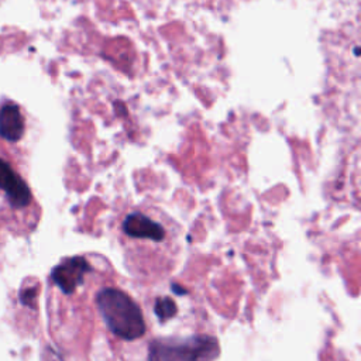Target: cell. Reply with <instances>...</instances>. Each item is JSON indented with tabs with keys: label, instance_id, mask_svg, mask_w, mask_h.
<instances>
[{
	"label": "cell",
	"instance_id": "cell-4",
	"mask_svg": "<svg viewBox=\"0 0 361 361\" xmlns=\"http://www.w3.org/2000/svg\"><path fill=\"white\" fill-rule=\"evenodd\" d=\"M0 197L16 212H26L33 205V195L23 176L8 157L0 155Z\"/></svg>",
	"mask_w": 361,
	"mask_h": 361
},
{
	"label": "cell",
	"instance_id": "cell-3",
	"mask_svg": "<svg viewBox=\"0 0 361 361\" xmlns=\"http://www.w3.org/2000/svg\"><path fill=\"white\" fill-rule=\"evenodd\" d=\"M218 353L212 337L157 340L150 347V361H211Z\"/></svg>",
	"mask_w": 361,
	"mask_h": 361
},
{
	"label": "cell",
	"instance_id": "cell-2",
	"mask_svg": "<svg viewBox=\"0 0 361 361\" xmlns=\"http://www.w3.org/2000/svg\"><path fill=\"white\" fill-rule=\"evenodd\" d=\"M98 310L110 333L133 341L144 336L147 326L141 308L119 288L105 287L96 294Z\"/></svg>",
	"mask_w": 361,
	"mask_h": 361
},
{
	"label": "cell",
	"instance_id": "cell-1",
	"mask_svg": "<svg viewBox=\"0 0 361 361\" xmlns=\"http://www.w3.org/2000/svg\"><path fill=\"white\" fill-rule=\"evenodd\" d=\"M119 233L127 267L138 278H161L173 268L180 232L161 209L140 206L126 212Z\"/></svg>",
	"mask_w": 361,
	"mask_h": 361
},
{
	"label": "cell",
	"instance_id": "cell-6",
	"mask_svg": "<svg viewBox=\"0 0 361 361\" xmlns=\"http://www.w3.org/2000/svg\"><path fill=\"white\" fill-rule=\"evenodd\" d=\"M157 313L164 319V317H168V316H172L176 310L175 305L172 301H158L157 302V308H155Z\"/></svg>",
	"mask_w": 361,
	"mask_h": 361
},
{
	"label": "cell",
	"instance_id": "cell-5",
	"mask_svg": "<svg viewBox=\"0 0 361 361\" xmlns=\"http://www.w3.org/2000/svg\"><path fill=\"white\" fill-rule=\"evenodd\" d=\"M26 130V119L19 105L5 102L0 107V137L9 143L19 141Z\"/></svg>",
	"mask_w": 361,
	"mask_h": 361
}]
</instances>
